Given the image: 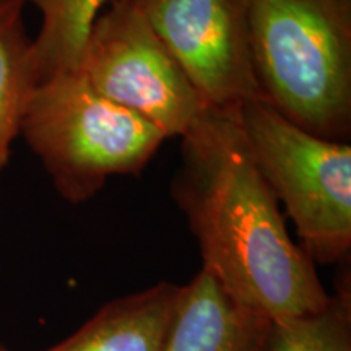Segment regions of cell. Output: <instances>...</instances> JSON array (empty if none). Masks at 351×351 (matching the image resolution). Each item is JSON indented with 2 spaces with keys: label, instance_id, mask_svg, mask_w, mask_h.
<instances>
[{
  "label": "cell",
  "instance_id": "30bf717a",
  "mask_svg": "<svg viewBox=\"0 0 351 351\" xmlns=\"http://www.w3.org/2000/svg\"><path fill=\"white\" fill-rule=\"evenodd\" d=\"M41 13L33 39L39 83L65 72H78L83 46L93 21L119 0H26Z\"/></svg>",
  "mask_w": 351,
  "mask_h": 351
},
{
  "label": "cell",
  "instance_id": "8fae6325",
  "mask_svg": "<svg viewBox=\"0 0 351 351\" xmlns=\"http://www.w3.org/2000/svg\"><path fill=\"white\" fill-rule=\"evenodd\" d=\"M265 351H351L348 274L322 311L274 324Z\"/></svg>",
  "mask_w": 351,
  "mask_h": 351
},
{
  "label": "cell",
  "instance_id": "5b68a950",
  "mask_svg": "<svg viewBox=\"0 0 351 351\" xmlns=\"http://www.w3.org/2000/svg\"><path fill=\"white\" fill-rule=\"evenodd\" d=\"M78 72L96 93L150 122L166 138L182 137L210 109L137 0H119L99 13Z\"/></svg>",
  "mask_w": 351,
  "mask_h": 351
},
{
  "label": "cell",
  "instance_id": "9c48e42d",
  "mask_svg": "<svg viewBox=\"0 0 351 351\" xmlns=\"http://www.w3.org/2000/svg\"><path fill=\"white\" fill-rule=\"evenodd\" d=\"M26 0H0V182L12 145L39 85L33 39L25 25Z\"/></svg>",
  "mask_w": 351,
  "mask_h": 351
},
{
  "label": "cell",
  "instance_id": "277c9868",
  "mask_svg": "<svg viewBox=\"0 0 351 351\" xmlns=\"http://www.w3.org/2000/svg\"><path fill=\"white\" fill-rule=\"evenodd\" d=\"M238 121L265 181L293 219L314 263H343L351 251V145L309 134L265 103Z\"/></svg>",
  "mask_w": 351,
  "mask_h": 351
},
{
  "label": "cell",
  "instance_id": "4fadbf2b",
  "mask_svg": "<svg viewBox=\"0 0 351 351\" xmlns=\"http://www.w3.org/2000/svg\"><path fill=\"white\" fill-rule=\"evenodd\" d=\"M0 351H8V350L5 348V346H2V345H0Z\"/></svg>",
  "mask_w": 351,
  "mask_h": 351
},
{
  "label": "cell",
  "instance_id": "8992f818",
  "mask_svg": "<svg viewBox=\"0 0 351 351\" xmlns=\"http://www.w3.org/2000/svg\"><path fill=\"white\" fill-rule=\"evenodd\" d=\"M210 109L263 103L252 70V0H137Z\"/></svg>",
  "mask_w": 351,
  "mask_h": 351
},
{
  "label": "cell",
  "instance_id": "ba28073f",
  "mask_svg": "<svg viewBox=\"0 0 351 351\" xmlns=\"http://www.w3.org/2000/svg\"><path fill=\"white\" fill-rule=\"evenodd\" d=\"M181 288L160 282L108 301L72 335L41 351H161Z\"/></svg>",
  "mask_w": 351,
  "mask_h": 351
},
{
  "label": "cell",
  "instance_id": "6da1fadb",
  "mask_svg": "<svg viewBox=\"0 0 351 351\" xmlns=\"http://www.w3.org/2000/svg\"><path fill=\"white\" fill-rule=\"evenodd\" d=\"M181 140L171 195L199 244L202 270L271 324L322 311L330 295L289 236L238 111L207 109Z\"/></svg>",
  "mask_w": 351,
  "mask_h": 351
},
{
  "label": "cell",
  "instance_id": "52a82bcc",
  "mask_svg": "<svg viewBox=\"0 0 351 351\" xmlns=\"http://www.w3.org/2000/svg\"><path fill=\"white\" fill-rule=\"evenodd\" d=\"M271 327L200 269L182 285L161 351H265Z\"/></svg>",
  "mask_w": 351,
  "mask_h": 351
},
{
  "label": "cell",
  "instance_id": "7a4b0ae2",
  "mask_svg": "<svg viewBox=\"0 0 351 351\" xmlns=\"http://www.w3.org/2000/svg\"><path fill=\"white\" fill-rule=\"evenodd\" d=\"M249 43L263 103L309 134L348 142L350 8L340 0H252Z\"/></svg>",
  "mask_w": 351,
  "mask_h": 351
},
{
  "label": "cell",
  "instance_id": "7c38bea8",
  "mask_svg": "<svg viewBox=\"0 0 351 351\" xmlns=\"http://www.w3.org/2000/svg\"><path fill=\"white\" fill-rule=\"evenodd\" d=\"M340 2L343 3L346 8H350V10H351V0H340Z\"/></svg>",
  "mask_w": 351,
  "mask_h": 351
},
{
  "label": "cell",
  "instance_id": "3957f363",
  "mask_svg": "<svg viewBox=\"0 0 351 351\" xmlns=\"http://www.w3.org/2000/svg\"><path fill=\"white\" fill-rule=\"evenodd\" d=\"M20 135L72 205L91 200L112 176H138L166 135L137 114L96 93L80 72L41 82Z\"/></svg>",
  "mask_w": 351,
  "mask_h": 351
}]
</instances>
